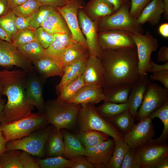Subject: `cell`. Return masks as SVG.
I'll list each match as a JSON object with an SVG mask.
<instances>
[{
    "label": "cell",
    "instance_id": "20",
    "mask_svg": "<svg viewBox=\"0 0 168 168\" xmlns=\"http://www.w3.org/2000/svg\"><path fill=\"white\" fill-rule=\"evenodd\" d=\"M151 82L147 75H142L132 85L128 103V109L135 118L145 92Z\"/></svg>",
    "mask_w": 168,
    "mask_h": 168
},
{
    "label": "cell",
    "instance_id": "29",
    "mask_svg": "<svg viewBox=\"0 0 168 168\" xmlns=\"http://www.w3.org/2000/svg\"><path fill=\"white\" fill-rule=\"evenodd\" d=\"M89 55V50L81 44L73 42L64 52L61 58V63L64 68Z\"/></svg>",
    "mask_w": 168,
    "mask_h": 168
},
{
    "label": "cell",
    "instance_id": "35",
    "mask_svg": "<svg viewBox=\"0 0 168 168\" xmlns=\"http://www.w3.org/2000/svg\"><path fill=\"white\" fill-rule=\"evenodd\" d=\"M85 86L82 74L66 85L58 94L57 99L61 102L66 103L73 98Z\"/></svg>",
    "mask_w": 168,
    "mask_h": 168
},
{
    "label": "cell",
    "instance_id": "17",
    "mask_svg": "<svg viewBox=\"0 0 168 168\" xmlns=\"http://www.w3.org/2000/svg\"><path fill=\"white\" fill-rule=\"evenodd\" d=\"M115 146L114 139L109 138L96 146L85 149V156L95 168H106Z\"/></svg>",
    "mask_w": 168,
    "mask_h": 168
},
{
    "label": "cell",
    "instance_id": "7",
    "mask_svg": "<svg viewBox=\"0 0 168 168\" xmlns=\"http://www.w3.org/2000/svg\"><path fill=\"white\" fill-rule=\"evenodd\" d=\"M130 3L121 7L114 13L103 17L98 21V32L120 30L143 34L142 26L138 23L137 19L129 14Z\"/></svg>",
    "mask_w": 168,
    "mask_h": 168
},
{
    "label": "cell",
    "instance_id": "27",
    "mask_svg": "<svg viewBox=\"0 0 168 168\" xmlns=\"http://www.w3.org/2000/svg\"><path fill=\"white\" fill-rule=\"evenodd\" d=\"M64 147L62 129L54 127L49 135L44 148L45 155L49 157L61 156Z\"/></svg>",
    "mask_w": 168,
    "mask_h": 168
},
{
    "label": "cell",
    "instance_id": "30",
    "mask_svg": "<svg viewBox=\"0 0 168 168\" xmlns=\"http://www.w3.org/2000/svg\"><path fill=\"white\" fill-rule=\"evenodd\" d=\"M33 65L39 75L44 79L55 76L62 77L63 75V71L49 58L44 57Z\"/></svg>",
    "mask_w": 168,
    "mask_h": 168
},
{
    "label": "cell",
    "instance_id": "62",
    "mask_svg": "<svg viewBox=\"0 0 168 168\" xmlns=\"http://www.w3.org/2000/svg\"><path fill=\"white\" fill-rule=\"evenodd\" d=\"M165 6V11L164 14V19L168 20V0H163Z\"/></svg>",
    "mask_w": 168,
    "mask_h": 168
},
{
    "label": "cell",
    "instance_id": "32",
    "mask_svg": "<svg viewBox=\"0 0 168 168\" xmlns=\"http://www.w3.org/2000/svg\"><path fill=\"white\" fill-rule=\"evenodd\" d=\"M135 118L128 109L122 113L107 120L124 136L127 134L134 125Z\"/></svg>",
    "mask_w": 168,
    "mask_h": 168
},
{
    "label": "cell",
    "instance_id": "12",
    "mask_svg": "<svg viewBox=\"0 0 168 168\" xmlns=\"http://www.w3.org/2000/svg\"><path fill=\"white\" fill-rule=\"evenodd\" d=\"M13 66L27 73L35 71L32 63L13 44L0 39V67L9 70Z\"/></svg>",
    "mask_w": 168,
    "mask_h": 168
},
{
    "label": "cell",
    "instance_id": "18",
    "mask_svg": "<svg viewBox=\"0 0 168 168\" xmlns=\"http://www.w3.org/2000/svg\"><path fill=\"white\" fill-rule=\"evenodd\" d=\"M73 42L72 36L69 34L66 33L54 34L52 43L45 49L44 56L52 60L63 70L61 61L62 57L65 50Z\"/></svg>",
    "mask_w": 168,
    "mask_h": 168
},
{
    "label": "cell",
    "instance_id": "63",
    "mask_svg": "<svg viewBox=\"0 0 168 168\" xmlns=\"http://www.w3.org/2000/svg\"><path fill=\"white\" fill-rule=\"evenodd\" d=\"M2 84L0 81V99H2Z\"/></svg>",
    "mask_w": 168,
    "mask_h": 168
},
{
    "label": "cell",
    "instance_id": "43",
    "mask_svg": "<svg viewBox=\"0 0 168 168\" xmlns=\"http://www.w3.org/2000/svg\"><path fill=\"white\" fill-rule=\"evenodd\" d=\"M16 15L11 11L0 17V25L7 31L12 40L18 31L15 21Z\"/></svg>",
    "mask_w": 168,
    "mask_h": 168
},
{
    "label": "cell",
    "instance_id": "5",
    "mask_svg": "<svg viewBox=\"0 0 168 168\" xmlns=\"http://www.w3.org/2000/svg\"><path fill=\"white\" fill-rule=\"evenodd\" d=\"M49 124L44 113H31L18 120L0 124V128L6 141L18 139Z\"/></svg>",
    "mask_w": 168,
    "mask_h": 168
},
{
    "label": "cell",
    "instance_id": "64",
    "mask_svg": "<svg viewBox=\"0 0 168 168\" xmlns=\"http://www.w3.org/2000/svg\"><path fill=\"white\" fill-rule=\"evenodd\" d=\"M0 168H2V167L0 165Z\"/></svg>",
    "mask_w": 168,
    "mask_h": 168
},
{
    "label": "cell",
    "instance_id": "56",
    "mask_svg": "<svg viewBox=\"0 0 168 168\" xmlns=\"http://www.w3.org/2000/svg\"><path fill=\"white\" fill-rule=\"evenodd\" d=\"M158 30L160 35L164 38L168 37V23H164L161 24L159 27Z\"/></svg>",
    "mask_w": 168,
    "mask_h": 168
},
{
    "label": "cell",
    "instance_id": "23",
    "mask_svg": "<svg viewBox=\"0 0 168 168\" xmlns=\"http://www.w3.org/2000/svg\"><path fill=\"white\" fill-rule=\"evenodd\" d=\"M83 9L88 17L96 21L116 11L114 6L107 0H90Z\"/></svg>",
    "mask_w": 168,
    "mask_h": 168
},
{
    "label": "cell",
    "instance_id": "2",
    "mask_svg": "<svg viewBox=\"0 0 168 168\" xmlns=\"http://www.w3.org/2000/svg\"><path fill=\"white\" fill-rule=\"evenodd\" d=\"M27 73L21 69L0 71L2 95L7 97L3 111L4 122L21 118L32 113L34 106L28 101L26 95Z\"/></svg>",
    "mask_w": 168,
    "mask_h": 168
},
{
    "label": "cell",
    "instance_id": "42",
    "mask_svg": "<svg viewBox=\"0 0 168 168\" xmlns=\"http://www.w3.org/2000/svg\"><path fill=\"white\" fill-rule=\"evenodd\" d=\"M55 8L49 6L41 5L38 10L32 15V18L30 23L31 27L36 30L41 24Z\"/></svg>",
    "mask_w": 168,
    "mask_h": 168
},
{
    "label": "cell",
    "instance_id": "8",
    "mask_svg": "<svg viewBox=\"0 0 168 168\" xmlns=\"http://www.w3.org/2000/svg\"><path fill=\"white\" fill-rule=\"evenodd\" d=\"M136 161L140 168H156L162 159L168 157L167 142L152 139L134 149Z\"/></svg>",
    "mask_w": 168,
    "mask_h": 168
},
{
    "label": "cell",
    "instance_id": "16",
    "mask_svg": "<svg viewBox=\"0 0 168 168\" xmlns=\"http://www.w3.org/2000/svg\"><path fill=\"white\" fill-rule=\"evenodd\" d=\"M35 70L27 73L26 95L28 102L35 106L39 112L44 113L45 102L43 97V89L45 79L37 74Z\"/></svg>",
    "mask_w": 168,
    "mask_h": 168
},
{
    "label": "cell",
    "instance_id": "4",
    "mask_svg": "<svg viewBox=\"0 0 168 168\" xmlns=\"http://www.w3.org/2000/svg\"><path fill=\"white\" fill-rule=\"evenodd\" d=\"M76 124L79 131L96 130L111 137L115 142L124 140V135L110 122L102 118L94 105L91 103L80 105Z\"/></svg>",
    "mask_w": 168,
    "mask_h": 168
},
{
    "label": "cell",
    "instance_id": "15",
    "mask_svg": "<svg viewBox=\"0 0 168 168\" xmlns=\"http://www.w3.org/2000/svg\"><path fill=\"white\" fill-rule=\"evenodd\" d=\"M79 25L84 36L88 47L89 55L99 57L101 51L98 39V21L88 17L83 8L78 12Z\"/></svg>",
    "mask_w": 168,
    "mask_h": 168
},
{
    "label": "cell",
    "instance_id": "45",
    "mask_svg": "<svg viewBox=\"0 0 168 168\" xmlns=\"http://www.w3.org/2000/svg\"><path fill=\"white\" fill-rule=\"evenodd\" d=\"M152 0H131L129 14L132 17L137 19L143 9Z\"/></svg>",
    "mask_w": 168,
    "mask_h": 168
},
{
    "label": "cell",
    "instance_id": "28",
    "mask_svg": "<svg viewBox=\"0 0 168 168\" xmlns=\"http://www.w3.org/2000/svg\"><path fill=\"white\" fill-rule=\"evenodd\" d=\"M132 85L129 84H118L103 90L105 97L104 101L117 104L128 102Z\"/></svg>",
    "mask_w": 168,
    "mask_h": 168
},
{
    "label": "cell",
    "instance_id": "40",
    "mask_svg": "<svg viewBox=\"0 0 168 168\" xmlns=\"http://www.w3.org/2000/svg\"><path fill=\"white\" fill-rule=\"evenodd\" d=\"M35 41H38L35 30L31 28L18 30L12 39V44L17 48Z\"/></svg>",
    "mask_w": 168,
    "mask_h": 168
},
{
    "label": "cell",
    "instance_id": "52",
    "mask_svg": "<svg viewBox=\"0 0 168 168\" xmlns=\"http://www.w3.org/2000/svg\"><path fill=\"white\" fill-rule=\"evenodd\" d=\"M163 70H168V61L166 62L164 64L159 65L156 63L151 59L147 72Z\"/></svg>",
    "mask_w": 168,
    "mask_h": 168
},
{
    "label": "cell",
    "instance_id": "48",
    "mask_svg": "<svg viewBox=\"0 0 168 168\" xmlns=\"http://www.w3.org/2000/svg\"><path fill=\"white\" fill-rule=\"evenodd\" d=\"M150 78L152 81L160 82L165 88L168 89V70L152 72Z\"/></svg>",
    "mask_w": 168,
    "mask_h": 168
},
{
    "label": "cell",
    "instance_id": "6",
    "mask_svg": "<svg viewBox=\"0 0 168 168\" xmlns=\"http://www.w3.org/2000/svg\"><path fill=\"white\" fill-rule=\"evenodd\" d=\"M54 127L50 124L21 138L8 141L6 150H18L26 152L33 156L43 158L46 142Z\"/></svg>",
    "mask_w": 168,
    "mask_h": 168
},
{
    "label": "cell",
    "instance_id": "3",
    "mask_svg": "<svg viewBox=\"0 0 168 168\" xmlns=\"http://www.w3.org/2000/svg\"><path fill=\"white\" fill-rule=\"evenodd\" d=\"M80 104L61 102L57 99L45 102L44 114L48 124L59 129L77 132L76 121Z\"/></svg>",
    "mask_w": 168,
    "mask_h": 168
},
{
    "label": "cell",
    "instance_id": "19",
    "mask_svg": "<svg viewBox=\"0 0 168 168\" xmlns=\"http://www.w3.org/2000/svg\"><path fill=\"white\" fill-rule=\"evenodd\" d=\"M83 74L85 85L103 87L104 70L97 56L89 55Z\"/></svg>",
    "mask_w": 168,
    "mask_h": 168
},
{
    "label": "cell",
    "instance_id": "51",
    "mask_svg": "<svg viewBox=\"0 0 168 168\" xmlns=\"http://www.w3.org/2000/svg\"><path fill=\"white\" fill-rule=\"evenodd\" d=\"M41 5H47L55 8L60 7L64 5L68 0H37Z\"/></svg>",
    "mask_w": 168,
    "mask_h": 168
},
{
    "label": "cell",
    "instance_id": "36",
    "mask_svg": "<svg viewBox=\"0 0 168 168\" xmlns=\"http://www.w3.org/2000/svg\"><path fill=\"white\" fill-rule=\"evenodd\" d=\"M149 117L152 119L155 118H159L164 125L163 130L161 135L155 140L160 142H167L168 139V101L152 112Z\"/></svg>",
    "mask_w": 168,
    "mask_h": 168
},
{
    "label": "cell",
    "instance_id": "24",
    "mask_svg": "<svg viewBox=\"0 0 168 168\" xmlns=\"http://www.w3.org/2000/svg\"><path fill=\"white\" fill-rule=\"evenodd\" d=\"M62 131L64 147L62 156L67 159H72L81 156H85V149L76 134L66 129Z\"/></svg>",
    "mask_w": 168,
    "mask_h": 168
},
{
    "label": "cell",
    "instance_id": "37",
    "mask_svg": "<svg viewBox=\"0 0 168 168\" xmlns=\"http://www.w3.org/2000/svg\"><path fill=\"white\" fill-rule=\"evenodd\" d=\"M130 148L124 140L118 142L115 141L114 150L106 168H120L124 156Z\"/></svg>",
    "mask_w": 168,
    "mask_h": 168
},
{
    "label": "cell",
    "instance_id": "61",
    "mask_svg": "<svg viewBox=\"0 0 168 168\" xmlns=\"http://www.w3.org/2000/svg\"><path fill=\"white\" fill-rule=\"evenodd\" d=\"M168 157H167L160 161L156 168H168Z\"/></svg>",
    "mask_w": 168,
    "mask_h": 168
},
{
    "label": "cell",
    "instance_id": "34",
    "mask_svg": "<svg viewBox=\"0 0 168 168\" xmlns=\"http://www.w3.org/2000/svg\"><path fill=\"white\" fill-rule=\"evenodd\" d=\"M128 103L117 104L104 101L101 105L96 107L98 113L103 118L108 120L122 113L128 109Z\"/></svg>",
    "mask_w": 168,
    "mask_h": 168
},
{
    "label": "cell",
    "instance_id": "21",
    "mask_svg": "<svg viewBox=\"0 0 168 168\" xmlns=\"http://www.w3.org/2000/svg\"><path fill=\"white\" fill-rule=\"evenodd\" d=\"M103 88L85 85L74 96L66 102L83 105L91 103L95 105L105 99Z\"/></svg>",
    "mask_w": 168,
    "mask_h": 168
},
{
    "label": "cell",
    "instance_id": "26",
    "mask_svg": "<svg viewBox=\"0 0 168 168\" xmlns=\"http://www.w3.org/2000/svg\"><path fill=\"white\" fill-rule=\"evenodd\" d=\"M40 26L53 35L66 33L71 36L65 20L55 8L45 18Z\"/></svg>",
    "mask_w": 168,
    "mask_h": 168
},
{
    "label": "cell",
    "instance_id": "10",
    "mask_svg": "<svg viewBox=\"0 0 168 168\" xmlns=\"http://www.w3.org/2000/svg\"><path fill=\"white\" fill-rule=\"evenodd\" d=\"M168 101V89L152 82L144 94L135 119L138 121L149 117L153 111Z\"/></svg>",
    "mask_w": 168,
    "mask_h": 168
},
{
    "label": "cell",
    "instance_id": "25",
    "mask_svg": "<svg viewBox=\"0 0 168 168\" xmlns=\"http://www.w3.org/2000/svg\"><path fill=\"white\" fill-rule=\"evenodd\" d=\"M89 56L64 68L61 80L56 87L57 93L59 94L66 85L83 73Z\"/></svg>",
    "mask_w": 168,
    "mask_h": 168
},
{
    "label": "cell",
    "instance_id": "31",
    "mask_svg": "<svg viewBox=\"0 0 168 168\" xmlns=\"http://www.w3.org/2000/svg\"><path fill=\"white\" fill-rule=\"evenodd\" d=\"M85 149L96 146L109 138V136L96 130H82L75 134Z\"/></svg>",
    "mask_w": 168,
    "mask_h": 168
},
{
    "label": "cell",
    "instance_id": "54",
    "mask_svg": "<svg viewBox=\"0 0 168 168\" xmlns=\"http://www.w3.org/2000/svg\"><path fill=\"white\" fill-rule=\"evenodd\" d=\"M107 0L114 6L116 11L124 5L130 3V0Z\"/></svg>",
    "mask_w": 168,
    "mask_h": 168
},
{
    "label": "cell",
    "instance_id": "39",
    "mask_svg": "<svg viewBox=\"0 0 168 168\" xmlns=\"http://www.w3.org/2000/svg\"><path fill=\"white\" fill-rule=\"evenodd\" d=\"M21 151L18 150L6 151L0 154V165L2 168H23L20 162Z\"/></svg>",
    "mask_w": 168,
    "mask_h": 168
},
{
    "label": "cell",
    "instance_id": "1",
    "mask_svg": "<svg viewBox=\"0 0 168 168\" xmlns=\"http://www.w3.org/2000/svg\"><path fill=\"white\" fill-rule=\"evenodd\" d=\"M98 57L104 70L103 90L118 84L133 85L141 76L136 47L101 49Z\"/></svg>",
    "mask_w": 168,
    "mask_h": 168
},
{
    "label": "cell",
    "instance_id": "49",
    "mask_svg": "<svg viewBox=\"0 0 168 168\" xmlns=\"http://www.w3.org/2000/svg\"><path fill=\"white\" fill-rule=\"evenodd\" d=\"M94 166L87 159L85 156H81L73 159L69 168H94Z\"/></svg>",
    "mask_w": 168,
    "mask_h": 168
},
{
    "label": "cell",
    "instance_id": "13",
    "mask_svg": "<svg viewBox=\"0 0 168 168\" xmlns=\"http://www.w3.org/2000/svg\"><path fill=\"white\" fill-rule=\"evenodd\" d=\"M131 33L120 30L98 32V41L101 49L113 50L136 47L131 37Z\"/></svg>",
    "mask_w": 168,
    "mask_h": 168
},
{
    "label": "cell",
    "instance_id": "44",
    "mask_svg": "<svg viewBox=\"0 0 168 168\" xmlns=\"http://www.w3.org/2000/svg\"><path fill=\"white\" fill-rule=\"evenodd\" d=\"M36 36L38 42L45 49L50 44L54 38V35L50 34L40 26L35 30Z\"/></svg>",
    "mask_w": 168,
    "mask_h": 168
},
{
    "label": "cell",
    "instance_id": "53",
    "mask_svg": "<svg viewBox=\"0 0 168 168\" xmlns=\"http://www.w3.org/2000/svg\"><path fill=\"white\" fill-rule=\"evenodd\" d=\"M157 62H166L168 61V47L163 46L160 47L158 53Z\"/></svg>",
    "mask_w": 168,
    "mask_h": 168
},
{
    "label": "cell",
    "instance_id": "47",
    "mask_svg": "<svg viewBox=\"0 0 168 168\" xmlns=\"http://www.w3.org/2000/svg\"><path fill=\"white\" fill-rule=\"evenodd\" d=\"M32 156L26 152H21L20 159L23 168H40L35 159Z\"/></svg>",
    "mask_w": 168,
    "mask_h": 168
},
{
    "label": "cell",
    "instance_id": "57",
    "mask_svg": "<svg viewBox=\"0 0 168 168\" xmlns=\"http://www.w3.org/2000/svg\"><path fill=\"white\" fill-rule=\"evenodd\" d=\"M8 12L7 0H0V17Z\"/></svg>",
    "mask_w": 168,
    "mask_h": 168
},
{
    "label": "cell",
    "instance_id": "14",
    "mask_svg": "<svg viewBox=\"0 0 168 168\" xmlns=\"http://www.w3.org/2000/svg\"><path fill=\"white\" fill-rule=\"evenodd\" d=\"M152 120L148 117L140 120L124 136V141L130 149H134L152 139L156 133Z\"/></svg>",
    "mask_w": 168,
    "mask_h": 168
},
{
    "label": "cell",
    "instance_id": "58",
    "mask_svg": "<svg viewBox=\"0 0 168 168\" xmlns=\"http://www.w3.org/2000/svg\"><path fill=\"white\" fill-rule=\"evenodd\" d=\"M0 39L12 44V39L7 31L0 25Z\"/></svg>",
    "mask_w": 168,
    "mask_h": 168
},
{
    "label": "cell",
    "instance_id": "9",
    "mask_svg": "<svg viewBox=\"0 0 168 168\" xmlns=\"http://www.w3.org/2000/svg\"><path fill=\"white\" fill-rule=\"evenodd\" d=\"M84 6L83 0H68L62 7L55 8L65 20L74 42L81 44L88 49L86 39L79 25L77 16L79 10Z\"/></svg>",
    "mask_w": 168,
    "mask_h": 168
},
{
    "label": "cell",
    "instance_id": "50",
    "mask_svg": "<svg viewBox=\"0 0 168 168\" xmlns=\"http://www.w3.org/2000/svg\"><path fill=\"white\" fill-rule=\"evenodd\" d=\"M32 18V15L29 17H23L16 16L15 21L18 30L31 28L30 23Z\"/></svg>",
    "mask_w": 168,
    "mask_h": 168
},
{
    "label": "cell",
    "instance_id": "55",
    "mask_svg": "<svg viewBox=\"0 0 168 168\" xmlns=\"http://www.w3.org/2000/svg\"><path fill=\"white\" fill-rule=\"evenodd\" d=\"M28 0H7L8 12L15 7L19 6Z\"/></svg>",
    "mask_w": 168,
    "mask_h": 168
},
{
    "label": "cell",
    "instance_id": "59",
    "mask_svg": "<svg viewBox=\"0 0 168 168\" xmlns=\"http://www.w3.org/2000/svg\"><path fill=\"white\" fill-rule=\"evenodd\" d=\"M6 143L0 128V154L6 151Z\"/></svg>",
    "mask_w": 168,
    "mask_h": 168
},
{
    "label": "cell",
    "instance_id": "33",
    "mask_svg": "<svg viewBox=\"0 0 168 168\" xmlns=\"http://www.w3.org/2000/svg\"><path fill=\"white\" fill-rule=\"evenodd\" d=\"M17 48L33 64L44 57L45 49L38 41L29 42Z\"/></svg>",
    "mask_w": 168,
    "mask_h": 168
},
{
    "label": "cell",
    "instance_id": "38",
    "mask_svg": "<svg viewBox=\"0 0 168 168\" xmlns=\"http://www.w3.org/2000/svg\"><path fill=\"white\" fill-rule=\"evenodd\" d=\"M35 159L40 168H69L73 162V159H67L62 156Z\"/></svg>",
    "mask_w": 168,
    "mask_h": 168
},
{
    "label": "cell",
    "instance_id": "11",
    "mask_svg": "<svg viewBox=\"0 0 168 168\" xmlns=\"http://www.w3.org/2000/svg\"><path fill=\"white\" fill-rule=\"evenodd\" d=\"M131 36L137 48L139 72L141 75H147L151 54L159 47L158 40L149 31L144 35L131 33Z\"/></svg>",
    "mask_w": 168,
    "mask_h": 168
},
{
    "label": "cell",
    "instance_id": "60",
    "mask_svg": "<svg viewBox=\"0 0 168 168\" xmlns=\"http://www.w3.org/2000/svg\"><path fill=\"white\" fill-rule=\"evenodd\" d=\"M5 103V100L2 98L0 99V124L4 122V114L3 108Z\"/></svg>",
    "mask_w": 168,
    "mask_h": 168
},
{
    "label": "cell",
    "instance_id": "22",
    "mask_svg": "<svg viewBox=\"0 0 168 168\" xmlns=\"http://www.w3.org/2000/svg\"><path fill=\"white\" fill-rule=\"evenodd\" d=\"M165 11L163 0H152L137 18V22L142 26L146 22L152 26L156 25L160 22L161 15Z\"/></svg>",
    "mask_w": 168,
    "mask_h": 168
},
{
    "label": "cell",
    "instance_id": "41",
    "mask_svg": "<svg viewBox=\"0 0 168 168\" xmlns=\"http://www.w3.org/2000/svg\"><path fill=\"white\" fill-rule=\"evenodd\" d=\"M41 6L40 3L37 0H28L11 11L17 16L29 17L36 12Z\"/></svg>",
    "mask_w": 168,
    "mask_h": 168
},
{
    "label": "cell",
    "instance_id": "46",
    "mask_svg": "<svg viewBox=\"0 0 168 168\" xmlns=\"http://www.w3.org/2000/svg\"><path fill=\"white\" fill-rule=\"evenodd\" d=\"M120 168H140L136 161L134 149L130 148L128 151L123 159Z\"/></svg>",
    "mask_w": 168,
    "mask_h": 168
}]
</instances>
